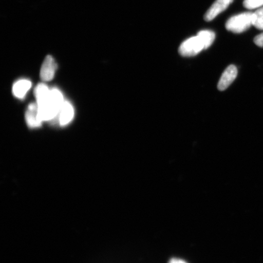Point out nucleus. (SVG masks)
Returning <instances> with one entry per match:
<instances>
[{
	"label": "nucleus",
	"instance_id": "1",
	"mask_svg": "<svg viewBox=\"0 0 263 263\" xmlns=\"http://www.w3.org/2000/svg\"><path fill=\"white\" fill-rule=\"evenodd\" d=\"M253 25V13L243 12L241 14L233 16L229 18L226 24L228 31L239 34L248 30Z\"/></svg>",
	"mask_w": 263,
	"mask_h": 263
},
{
	"label": "nucleus",
	"instance_id": "2",
	"mask_svg": "<svg viewBox=\"0 0 263 263\" xmlns=\"http://www.w3.org/2000/svg\"><path fill=\"white\" fill-rule=\"evenodd\" d=\"M203 49H205V45L197 35L184 41L180 46L179 51L183 57H192L198 54Z\"/></svg>",
	"mask_w": 263,
	"mask_h": 263
},
{
	"label": "nucleus",
	"instance_id": "3",
	"mask_svg": "<svg viewBox=\"0 0 263 263\" xmlns=\"http://www.w3.org/2000/svg\"><path fill=\"white\" fill-rule=\"evenodd\" d=\"M58 68L57 62L50 55L45 58L41 70V78L42 81H50L54 78Z\"/></svg>",
	"mask_w": 263,
	"mask_h": 263
},
{
	"label": "nucleus",
	"instance_id": "4",
	"mask_svg": "<svg viewBox=\"0 0 263 263\" xmlns=\"http://www.w3.org/2000/svg\"><path fill=\"white\" fill-rule=\"evenodd\" d=\"M233 2V0H216L211 7L205 13L204 15L205 21L206 22L213 21L214 18L216 17V16L224 11Z\"/></svg>",
	"mask_w": 263,
	"mask_h": 263
},
{
	"label": "nucleus",
	"instance_id": "5",
	"mask_svg": "<svg viewBox=\"0 0 263 263\" xmlns=\"http://www.w3.org/2000/svg\"><path fill=\"white\" fill-rule=\"evenodd\" d=\"M237 68L235 65L229 66L223 71L221 79L218 82V88L220 91H223L227 89L237 77Z\"/></svg>",
	"mask_w": 263,
	"mask_h": 263
},
{
	"label": "nucleus",
	"instance_id": "6",
	"mask_svg": "<svg viewBox=\"0 0 263 263\" xmlns=\"http://www.w3.org/2000/svg\"><path fill=\"white\" fill-rule=\"evenodd\" d=\"M25 120L29 127L36 128L41 126L42 121L39 117L37 103H31L29 105L25 114Z\"/></svg>",
	"mask_w": 263,
	"mask_h": 263
},
{
	"label": "nucleus",
	"instance_id": "7",
	"mask_svg": "<svg viewBox=\"0 0 263 263\" xmlns=\"http://www.w3.org/2000/svg\"><path fill=\"white\" fill-rule=\"evenodd\" d=\"M74 114L73 106L68 101H65L59 114V120L61 126H65L70 123L73 119Z\"/></svg>",
	"mask_w": 263,
	"mask_h": 263
},
{
	"label": "nucleus",
	"instance_id": "8",
	"mask_svg": "<svg viewBox=\"0 0 263 263\" xmlns=\"http://www.w3.org/2000/svg\"><path fill=\"white\" fill-rule=\"evenodd\" d=\"M31 82L27 80H21L13 85L12 93L16 98H24L31 87Z\"/></svg>",
	"mask_w": 263,
	"mask_h": 263
},
{
	"label": "nucleus",
	"instance_id": "9",
	"mask_svg": "<svg viewBox=\"0 0 263 263\" xmlns=\"http://www.w3.org/2000/svg\"><path fill=\"white\" fill-rule=\"evenodd\" d=\"M50 91L47 85L44 83L39 84L37 85V87L35 88L34 95L38 106H41V105L48 102Z\"/></svg>",
	"mask_w": 263,
	"mask_h": 263
},
{
	"label": "nucleus",
	"instance_id": "10",
	"mask_svg": "<svg viewBox=\"0 0 263 263\" xmlns=\"http://www.w3.org/2000/svg\"><path fill=\"white\" fill-rule=\"evenodd\" d=\"M49 103L59 111L61 110L62 106L64 103V99L61 92L57 88L50 91L49 97Z\"/></svg>",
	"mask_w": 263,
	"mask_h": 263
},
{
	"label": "nucleus",
	"instance_id": "11",
	"mask_svg": "<svg viewBox=\"0 0 263 263\" xmlns=\"http://www.w3.org/2000/svg\"><path fill=\"white\" fill-rule=\"evenodd\" d=\"M197 35L202 39L203 44L205 45V49L209 48L212 45L215 39V32L212 31H200Z\"/></svg>",
	"mask_w": 263,
	"mask_h": 263
},
{
	"label": "nucleus",
	"instance_id": "12",
	"mask_svg": "<svg viewBox=\"0 0 263 263\" xmlns=\"http://www.w3.org/2000/svg\"><path fill=\"white\" fill-rule=\"evenodd\" d=\"M253 25L263 30V7L253 13Z\"/></svg>",
	"mask_w": 263,
	"mask_h": 263
},
{
	"label": "nucleus",
	"instance_id": "13",
	"mask_svg": "<svg viewBox=\"0 0 263 263\" xmlns=\"http://www.w3.org/2000/svg\"><path fill=\"white\" fill-rule=\"evenodd\" d=\"M243 5L246 9H254L263 5V0H245Z\"/></svg>",
	"mask_w": 263,
	"mask_h": 263
},
{
	"label": "nucleus",
	"instance_id": "14",
	"mask_svg": "<svg viewBox=\"0 0 263 263\" xmlns=\"http://www.w3.org/2000/svg\"><path fill=\"white\" fill-rule=\"evenodd\" d=\"M254 42L258 47L263 48V33L256 36L254 39Z\"/></svg>",
	"mask_w": 263,
	"mask_h": 263
},
{
	"label": "nucleus",
	"instance_id": "15",
	"mask_svg": "<svg viewBox=\"0 0 263 263\" xmlns=\"http://www.w3.org/2000/svg\"><path fill=\"white\" fill-rule=\"evenodd\" d=\"M168 263H187L185 261L182 260V259H179L177 258H173L170 259V261Z\"/></svg>",
	"mask_w": 263,
	"mask_h": 263
}]
</instances>
